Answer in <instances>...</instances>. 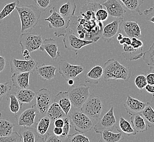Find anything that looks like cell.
<instances>
[{"instance_id":"6da1fadb","label":"cell","mask_w":154,"mask_h":142,"mask_svg":"<svg viewBox=\"0 0 154 142\" xmlns=\"http://www.w3.org/2000/svg\"><path fill=\"white\" fill-rule=\"evenodd\" d=\"M16 10L21 22V33L31 32L38 23L41 17L42 11L33 5L17 6Z\"/></svg>"},{"instance_id":"7a4b0ae2","label":"cell","mask_w":154,"mask_h":142,"mask_svg":"<svg viewBox=\"0 0 154 142\" xmlns=\"http://www.w3.org/2000/svg\"><path fill=\"white\" fill-rule=\"evenodd\" d=\"M102 78L105 82L111 80L128 81L131 77L130 68L121 64L114 59H110L104 63Z\"/></svg>"},{"instance_id":"3957f363","label":"cell","mask_w":154,"mask_h":142,"mask_svg":"<svg viewBox=\"0 0 154 142\" xmlns=\"http://www.w3.org/2000/svg\"><path fill=\"white\" fill-rule=\"evenodd\" d=\"M67 116L70 119L72 126L79 133H86L92 130L95 124L89 116H86L80 109H72Z\"/></svg>"},{"instance_id":"277c9868","label":"cell","mask_w":154,"mask_h":142,"mask_svg":"<svg viewBox=\"0 0 154 142\" xmlns=\"http://www.w3.org/2000/svg\"><path fill=\"white\" fill-rule=\"evenodd\" d=\"M103 109V104L101 98L97 95H90L80 110L91 119L94 123H97L100 119Z\"/></svg>"},{"instance_id":"5b68a950","label":"cell","mask_w":154,"mask_h":142,"mask_svg":"<svg viewBox=\"0 0 154 142\" xmlns=\"http://www.w3.org/2000/svg\"><path fill=\"white\" fill-rule=\"evenodd\" d=\"M49 12L51 14L45 19V21L49 23V27L54 30V35L57 37H64L69 27L70 23L60 14L55 7H53Z\"/></svg>"},{"instance_id":"8992f818","label":"cell","mask_w":154,"mask_h":142,"mask_svg":"<svg viewBox=\"0 0 154 142\" xmlns=\"http://www.w3.org/2000/svg\"><path fill=\"white\" fill-rule=\"evenodd\" d=\"M67 92L73 108L78 109L82 107L90 95V87L85 84L71 86Z\"/></svg>"},{"instance_id":"52a82bcc","label":"cell","mask_w":154,"mask_h":142,"mask_svg":"<svg viewBox=\"0 0 154 142\" xmlns=\"http://www.w3.org/2000/svg\"><path fill=\"white\" fill-rule=\"evenodd\" d=\"M43 42L41 35L31 32L22 33L19 37L21 51L27 50L30 53L39 50Z\"/></svg>"},{"instance_id":"ba28073f","label":"cell","mask_w":154,"mask_h":142,"mask_svg":"<svg viewBox=\"0 0 154 142\" xmlns=\"http://www.w3.org/2000/svg\"><path fill=\"white\" fill-rule=\"evenodd\" d=\"M63 43L66 49L73 51L77 55L78 51L82 48L91 45L94 43V41L91 40L81 39L71 30L69 31L67 30L63 39Z\"/></svg>"},{"instance_id":"9c48e42d","label":"cell","mask_w":154,"mask_h":142,"mask_svg":"<svg viewBox=\"0 0 154 142\" xmlns=\"http://www.w3.org/2000/svg\"><path fill=\"white\" fill-rule=\"evenodd\" d=\"M84 69L83 65H72L65 60H61L59 63V72L66 81L75 79Z\"/></svg>"},{"instance_id":"30bf717a","label":"cell","mask_w":154,"mask_h":142,"mask_svg":"<svg viewBox=\"0 0 154 142\" xmlns=\"http://www.w3.org/2000/svg\"><path fill=\"white\" fill-rule=\"evenodd\" d=\"M9 64L12 74L24 72H30L32 74L38 66V62L33 59L26 61L12 58Z\"/></svg>"},{"instance_id":"8fae6325","label":"cell","mask_w":154,"mask_h":142,"mask_svg":"<svg viewBox=\"0 0 154 142\" xmlns=\"http://www.w3.org/2000/svg\"><path fill=\"white\" fill-rule=\"evenodd\" d=\"M116 125V120L114 113V107L112 106L103 117L94 125L95 131L100 133L104 131H113Z\"/></svg>"},{"instance_id":"7c38bea8","label":"cell","mask_w":154,"mask_h":142,"mask_svg":"<svg viewBox=\"0 0 154 142\" xmlns=\"http://www.w3.org/2000/svg\"><path fill=\"white\" fill-rule=\"evenodd\" d=\"M36 106L40 114L44 116L51 104V96L49 90L43 88L36 93Z\"/></svg>"},{"instance_id":"4fadbf2b","label":"cell","mask_w":154,"mask_h":142,"mask_svg":"<svg viewBox=\"0 0 154 142\" xmlns=\"http://www.w3.org/2000/svg\"><path fill=\"white\" fill-rule=\"evenodd\" d=\"M148 102H144L135 98L128 95L124 106L126 112L130 116L141 114Z\"/></svg>"},{"instance_id":"5bb4252c","label":"cell","mask_w":154,"mask_h":142,"mask_svg":"<svg viewBox=\"0 0 154 142\" xmlns=\"http://www.w3.org/2000/svg\"><path fill=\"white\" fill-rule=\"evenodd\" d=\"M36 104L33 105L30 108L25 110L21 113L17 118L19 126L21 127L31 128L35 124V119L37 116Z\"/></svg>"},{"instance_id":"9a60e30c","label":"cell","mask_w":154,"mask_h":142,"mask_svg":"<svg viewBox=\"0 0 154 142\" xmlns=\"http://www.w3.org/2000/svg\"><path fill=\"white\" fill-rule=\"evenodd\" d=\"M124 18H116L114 20L104 27L102 37L104 42L112 41L120 29Z\"/></svg>"},{"instance_id":"2e32d148","label":"cell","mask_w":154,"mask_h":142,"mask_svg":"<svg viewBox=\"0 0 154 142\" xmlns=\"http://www.w3.org/2000/svg\"><path fill=\"white\" fill-rule=\"evenodd\" d=\"M107 9L109 15L116 18H124L126 11L118 0H106L102 4Z\"/></svg>"},{"instance_id":"e0dca14e","label":"cell","mask_w":154,"mask_h":142,"mask_svg":"<svg viewBox=\"0 0 154 142\" xmlns=\"http://www.w3.org/2000/svg\"><path fill=\"white\" fill-rule=\"evenodd\" d=\"M39 50L42 51H45L53 60H57L61 56L57 42L53 38L45 39Z\"/></svg>"},{"instance_id":"ac0fdd59","label":"cell","mask_w":154,"mask_h":142,"mask_svg":"<svg viewBox=\"0 0 154 142\" xmlns=\"http://www.w3.org/2000/svg\"><path fill=\"white\" fill-rule=\"evenodd\" d=\"M120 29L131 39L134 37L139 39L141 37V29L139 24L136 21H123Z\"/></svg>"},{"instance_id":"d6986e66","label":"cell","mask_w":154,"mask_h":142,"mask_svg":"<svg viewBox=\"0 0 154 142\" xmlns=\"http://www.w3.org/2000/svg\"><path fill=\"white\" fill-rule=\"evenodd\" d=\"M30 72L14 73L11 77L13 86L19 89H27L30 85Z\"/></svg>"},{"instance_id":"ffe728a7","label":"cell","mask_w":154,"mask_h":142,"mask_svg":"<svg viewBox=\"0 0 154 142\" xmlns=\"http://www.w3.org/2000/svg\"><path fill=\"white\" fill-rule=\"evenodd\" d=\"M57 68L53 65H47L45 63L37 66L36 70L40 80L42 81L50 80L56 76L55 72Z\"/></svg>"},{"instance_id":"44dd1931","label":"cell","mask_w":154,"mask_h":142,"mask_svg":"<svg viewBox=\"0 0 154 142\" xmlns=\"http://www.w3.org/2000/svg\"><path fill=\"white\" fill-rule=\"evenodd\" d=\"M77 5L73 0H67L60 7L59 13L63 18L70 23L72 18L74 15Z\"/></svg>"},{"instance_id":"7402d4cb","label":"cell","mask_w":154,"mask_h":142,"mask_svg":"<svg viewBox=\"0 0 154 142\" xmlns=\"http://www.w3.org/2000/svg\"><path fill=\"white\" fill-rule=\"evenodd\" d=\"M54 102H56L59 105L66 116L71 110V101L68 96L67 91H60L57 94L54 99Z\"/></svg>"},{"instance_id":"603a6c76","label":"cell","mask_w":154,"mask_h":142,"mask_svg":"<svg viewBox=\"0 0 154 142\" xmlns=\"http://www.w3.org/2000/svg\"><path fill=\"white\" fill-rule=\"evenodd\" d=\"M103 74V67L100 65H96L87 73L84 80L85 83L97 84L102 78Z\"/></svg>"},{"instance_id":"cb8c5ba5","label":"cell","mask_w":154,"mask_h":142,"mask_svg":"<svg viewBox=\"0 0 154 142\" xmlns=\"http://www.w3.org/2000/svg\"><path fill=\"white\" fill-rule=\"evenodd\" d=\"M143 48L139 49H134L131 45H123L122 55L124 56L125 59L128 61L137 60L142 58L144 53L143 52Z\"/></svg>"},{"instance_id":"d4e9b609","label":"cell","mask_w":154,"mask_h":142,"mask_svg":"<svg viewBox=\"0 0 154 142\" xmlns=\"http://www.w3.org/2000/svg\"><path fill=\"white\" fill-rule=\"evenodd\" d=\"M102 8H103V6L101 3H90L86 4L81 7V16L86 20L95 19H96V12Z\"/></svg>"},{"instance_id":"484cf974","label":"cell","mask_w":154,"mask_h":142,"mask_svg":"<svg viewBox=\"0 0 154 142\" xmlns=\"http://www.w3.org/2000/svg\"><path fill=\"white\" fill-rule=\"evenodd\" d=\"M51 119L47 116H44L39 119L35 127L36 133L42 138L45 139L48 134V131L51 126Z\"/></svg>"},{"instance_id":"4316f807","label":"cell","mask_w":154,"mask_h":142,"mask_svg":"<svg viewBox=\"0 0 154 142\" xmlns=\"http://www.w3.org/2000/svg\"><path fill=\"white\" fill-rule=\"evenodd\" d=\"M130 119L132 126L137 133H143L148 131V125L141 114L131 116Z\"/></svg>"},{"instance_id":"83f0119b","label":"cell","mask_w":154,"mask_h":142,"mask_svg":"<svg viewBox=\"0 0 154 142\" xmlns=\"http://www.w3.org/2000/svg\"><path fill=\"white\" fill-rule=\"evenodd\" d=\"M47 116L51 119V122L53 123L56 119L64 118L67 116L66 115L59 105L55 102L51 104L47 112Z\"/></svg>"},{"instance_id":"f1b7e54d","label":"cell","mask_w":154,"mask_h":142,"mask_svg":"<svg viewBox=\"0 0 154 142\" xmlns=\"http://www.w3.org/2000/svg\"><path fill=\"white\" fill-rule=\"evenodd\" d=\"M15 95L22 105L24 103H30L36 97L35 92L27 89H20Z\"/></svg>"},{"instance_id":"f546056e","label":"cell","mask_w":154,"mask_h":142,"mask_svg":"<svg viewBox=\"0 0 154 142\" xmlns=\"http://www.w3.org/2000/svg\"><path fill=\"white\" fill-rule=\"evenodd\" d=\"M101 141L103 142H121L124 139L122 133L119 132L114 133L112 131L106 130L100 133Z\"/></svg>"},{"instance_id":"4dcf8cb0","label":"cell","mask_w":154,"mask_h":142,"mask_svg":"<svg viewBox=\"0 0 154 142\" xmlns=\"http://www.w3.org/2000/svg\"><path fill=\"white\" fill-rule=\"evenodd\" d=\"M116 129L119 132H121L122 133L128 136L136 135L137 132L134 130L132 125L122 116L120 118L118 125L116 126Z\"/></svg>"},{"instance_id":"1f68e13d","label":"cell","mask_w":154,"mask_h":142,"mask_svg":"<svg viewBox=\"0 0 154 142\" xmlns=\"http://www.w3.org/2000/svg\"><path fill=\"white\" fill-rule=\"evenodd\" d=\"M20 134L23 142H36L37 134L35 128L23 127L21 128Z\"/></svg>"},{"instance_id":"d6a6232c","label":"cell","mask_w":154,"mask_h":142,"mask_svg":"<svg viewBox=\"0 0 154 142\" xmlns=\"http://www.w3.org/2000/svg\"><path fill=\"white\" fill-rule=\"evenodd\" d=\"M124 6L132 12L138 13L139 15L143 14L140 10V6L142 5L144 0H120Z\"/></svg>"},{"instance_id":"836d02e7","label":"cell","mask_w":154,"mask_h":142,"mask_svg":"<svg viewBox=\"0 0 154 142\" xmlns=\"http://www.w3.org/2000/svg\"><path fill=\"white\" fill-rule=\"evenodd\" d=\"M141 115L144 119L148 127H154V109L150 102H148Z\"/></svg>"},{"instance_id":"e575fe53","label":"cell","mask_w":154,"mask_h":142,"mask_svg":"<svg viewBox=\"0 0 154 142\" xmlns=\"http://www.w3.org/2000/svg\"><path fill=\"white\" fill-rule=\"evenodd\" d=\"M19 0H15V1L6 4L3 9L0 12V25L1 24V21L5 18L11 14V13L16 9V7L19 5Z\"/></svg>"},{"instance_id":"d590c367","label":"cell","mask_w":154,"mask_h":142,"mask_svg":"<svg viewBox=\"0 0 154 142\" xmlns=\"http://www.w3.org/2000/svg\"><path fill=\"white\" fill-rule=\"evenodd\" d=\"M14 124L6 119H0V137L8 136L13 132Z\"/></svg>"},{"instance_id":"8d00e7d4","label":"cell","mask_w":154,"mask_h":142,"mask_svg":"<svg viewBox=\"0 0 154 142\" xmlns=\"http://www.w3.org/2000/svg\"><path fill=\"white\" fill-rule=\"evenodd\" d=\"M62 142H91L88 137L83 133L77 132L72 134H68L67 136L62 138Z\"/></svg>"},{"instance_id":"74e56055","label":"cell","mask_w":154,"mask_h":142,"mask_svg":"<svg viewBox=\"0 0 154 142\" xmlns=\"http://www.w3.org/2000/svg\"><path fill=\"white\" fill-rule=\"evenodd\" d=\"M7 100H9V110L14 114H17L21 107L22 104L18 100V98L14 94H10L8 96Z\"/></svg>"},{"instance_id":"f35d334b","label":"cell","mask_w":154,"mask_h":142,"mask_svg":"<svg viewBox=\"0 0 154 142\" xmlns=\"http://www.w3.org/2000/svg\"><path fill=\"white\" fill-rule=\"evenodd\" d=\"M143 59L147 65L154 67V42L148 50L144 52Z\"/></svg>"},{"instance_id":"ab89813d","label":"cell","mask_w":154,"mask_h":142,"mask_svg":"<svg viewBox=\"0 0 154 142\" xmlns=\"http://www.w3.org/2000/svg\"><path fill=\"white\" fill-rule=\"evenodd\" d=\"M36 5L42 11H45L47 9L54 6L59 2V0H33Z\"/></svg>"},{"instance_id":"60d3db41","label":"cell","mask_w":154,"mask_h":142,"mask_svg":"<svg viewBox=\"0 0 154 142\" xmlns=\"http://www.w3.org/2000/svg\"><path fill=\"white\" fill-rule=\"evenodd\" d=\"M20 134L18 132H13L8 136L0 137V142H21Z\"/></svg>"},{"instance_id":"b9f144b4","label":"cell","mask_w":154,"mask_h":142,"mask_svg":"<svg viewBox=\"0 0 154 142\" xmlns=\"http://www.w3.org/2000/svg\"><path fill=\"white\" fill-rule=\"evenodd\" d=\"M134 84L138 89L142 90L148 85L146 76L144 74H139L135 78Z\"/></svg>"},{"instance_id":"7bdbcfd3","label":"cell","mask_w":154,"mask_h":142,"mask_svg":"<svg viewBox=\"0 0 154 142\" xmlns=\"http://www.w3.org/2000/svg\"><path fill=\"white\" fill-rule=\"evenodd\" d=\"M9 83V82L0 83V102L2 100L3 98L7 96L12 90V86Z\"/></svg>"},{"instance_id":"ee69618b","label":"cell","mask_w":154,"mask_h":142,"mask_svg":"<svg viewBox=\"0 0 154 142\" xmlns=\"http://www.w3.org/2000/svg\"><path fill=\"white\" fill-rule=\"evenodd\" d=\"M109 14L107 11V10H105L103 8L98 9L95 13V18L97 20L103 23L107 20L109 18Z\"/></svg>"},{"instance_id":"f6af8a7d","label":"cell","mask_w":154,"mask_h":142,"mask_svg":"<svg viewBox=\"0 0 154 142\" xmlns=\"http://www.w3.org/2000/svg\"><path fill=\"white\" fill-rule=\"evenodd\" d=\"M63 120H64V125L62 127L63 133H62V136L60 137L61 139L68 136L69 133V131H70V129L72 127L71 121H70L69 118H68V116H66V117H65L63 118Z\"/></svg>"},{"instance_id":"bcb514c9","label":"cell","mask_w":154,"mask_h":142,"mask_svg":"<svg viewBox=\"0 0 154 142\" xmlns=\"http://www.w3.org/2000/svg\"><path fill=\"white\" fill-rule=\"evenodd\" d=\"M143 14L146 17V20L154 23V7H151L149 9H145Z\"/></svg>"},{"instance_id":"7dc6e473","label":"cell","mask_w":154,"mask_h":142,"mask_svg":"<svg viewBox=\"0 0 154 142\" xmlns=\"http://www.w3.org/2000/svg\"><path fill=\"white\" fill-rule=\"evenodd\" d=\"M45 142H62V139L54 134L48 133L45 139Z\"/></svg>"},{"instance_id":"c3c4849f","label":"cell","mask_w":154,"mask_h":142,"mask_svg":"<svg viewBox=\"0 0 154 142\" xmlns=\"http://www.w3.org/2000/svg\"><path fill=\"white\" fill-rule=\"evenodd\" d=\"M143 43L142 41H140L137 38H132L131 39V45L136 49H139L140 48H143Z\"/></svg>"},{"instance_id":"681fc988","label":"cell","mask_w":154,"mask_h":142,"mask_svg":"<svg viewBox=\"0 0 154 142\" xmlns=\"http://www.w3.org/2000/svg\"><path fill=\"white\" fill-rule=\"evenodd\" d=\"M146 79L147 83L149 85H154V73H149L146 76Z\"/></svg>"},{"instance_id":"f907efd6","label":"cell","mask_w":154,"mask_h":142,"mask_svg":"<svg viewBox=\"0 0 154 142\" xmlns=\"http://www.w3.org/2000/svg\"><path fill=\"white\" fill-rule=\"evenodd\" d=\"M54 127H61L62 128L64 125V120L63 118H59L56 119L53 122Z\"/></svg>"},{"instance_id":"816d5d0a","label":"cell","mask_w":154,"mask_h":142,"mask_svg":"<svg viewBox=\"0 0 154 142\" xmlns=\"http://www.w3.org/2000/svg\"><path fill=\"white\" fill-rule=\"evenodd\" d=\"M53 133L57 136L61 137L63 133V130L61 127H54L53 128Z\"/></svg>"},{"instance_id":"f5cc1de1","label":"cell","mask_w":154,"mask_h":142,"mask_svg":"<svg viewBox=\"0 0 154 142\" xmlns=\"http://www.w3.org/2000/svg\"><path fill=\"white\" fill-rule=\"evenodd\" d=\"M6 64V59L3 56L0 55V73H1L5 68Z\"/></svg>"},{"instance_id":"db71d44e","label":"cell","mask_w":154,"mask_h":142,"mask_svg":"<svg viewBox=\"0 0 154 142\" xmlns=\"http://www.w3.org/2000/svg\"><path fill=\"white\" fill-rule=\"evenodd\" d=\"M120 45H131V39L128 37H124L121 41H119Z\"/></svg>"},{"instance_id":"11a10c76","label":"cell","mask_w":154,"mask_h":142,"mask_svg":"<svg viewBox=\"0 0 154 142\" xmlns=\"http://www.w3.org/2000/svg\"><path fill=\"white\" fill-rule=\"evenodd\" d=\"M146 91L149 94L154 96V85H149L148 84L145 88Z\"/></svg>"},{"instance_id":"9f6ffc18","label":"cell","mask_w":154,"mask_h":142,"mask_svg":"<svg viewBox=\"0 0 154 142\" xmlns=\"http://www.w3.org/2000/svg\"><path fill=\"white\" fill-rule=\"evenodd\" d=\"M85 1L89 2V3H101V4H102L106 0H85Z\"/></svg>"},{"instance_id":"6f0895ef","label":"cell","mask_w":154,"mask_h":142,"mask_svg":"<svg viewBox=\"0 0 154 142\" xmlns=\"http://www.w3.org/2000/svg\"><path fill=\"white\" fill-rule=\"evenodd\" d=\"M22 51V54H23V56L25 57V56H27L28 55H30V52L27 50H24V51Z\"/></svg>"},{"instance_id":"680465c9","label":"cell","mask_w":154,"mask_h":142,"mask_svg":"<svg viewBox=\"0 0 154 142\" xmlns=\"http://www.w3.org/2000/svg\"><path fill=\"white\" fill-rule=\"evenodd\" d=\"M36 142H45V139L42 138L41 137L39 136L37 134Z\"/></svg>"},{"instance_id":"91938a15","label":"cell","mask_w":154,"mask_h":142,"mask_svg":"<svg viewBox=\"0 0 154 142\" xmlns=\"http://www.w3.org/2000/svg\"><path fill=\"white\" fill-rule=\"evenodd\" d=\"M123 38H124V36H123V35H122V33H119L116 39H117V40H118V41H121Z\"/></svg>"},{"instance_id":"94428289","label":"cell","mask_w":154,"mask_h":142,"mask_svg":"<svg viewBox=\"0 0 154 142\" xmlns=\"http://www.w3.org/2000/svg\"><path fill=\"white\" fill-rule=\"evenodd\" d=\"M67 82H68V84L69 86H73L74 83V79H69L67 81Z\"/></svg>"},{"instance_id":"6125c7cd","label":"cell","mask_w":154,"mask_h":142,"mask_svg":"<svg viewBox=\"0 0 154 142\" xmlns=\"http://www.w3.org/2000/svg\"><path fill=\"white\" fill-rule=\"evenodd\" d=\"M24 57V60H26V61H29L30 60L32 59V57L30 55H28L27 56H25Z\"/></svg>"},{"instance_id":"be15d7a7","label":"cell","mask_w":154,"mask_h":142,"mask_svg":"<svg viewBox=\"0 0 154 142\" xmlns=\"http://www.w3.org/2000/svg\"><path fill=\"white\" fill-rule=\"evenodd\" d=\"M150 104H151V106L154 109V96H153V97L152 98V100H151V102H150Z\"/></svg>"},{"instance_id":"e7e4bbea","label":"cell","mask_w":154,"mask_h":142,"mask_svg":"<svg viewBox=\"0 0 154 142\" xmlns=\"http://www.w3.org/2000/svg\"><path fill=\"white\" fill-rule=\"evenodd\" d=\"M148 72H149V73H154V67H150Z\"/></svg>"},{"instance_id":"03108f58","label":"cell","mask_w":154,"mask_h":142,"mask_svg":"<svg viewBox=\"0 0 154 142\" xmlns=\"http://www.w3.org/2000/svg\"><path fill=\"white\" fill-rule=\"evenodd\" d=\"M1 116H2V113H1V111H0V118H1Z\"/></svg>"},{"instance_id":"003e7915","label":"cell","mask_w":154,"mask_h":142,"mask_svg":"<svg viewBox=\"0 0 154 142\" xmlns=\"http://www.w3.org/2000/svg\"><path fill=\"white\" fill-rule=\"evenodd\" d=\"M102 142V141H101V140H100V141H99V142Z\"/></svg>"}]
</instances>
